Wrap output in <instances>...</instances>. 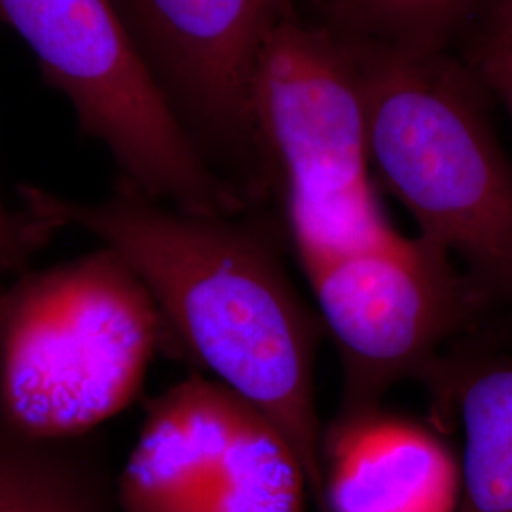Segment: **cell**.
Instances as JSON below:
<instances>
[{
  "instance_id": "1",
  "label": "cell",
  "mask_w": 512,
  "mask_h": 512,
  "mask_svg": "<svg viewBox=\"0 0 512 512\" xmlns=\"http://www.w3.org/2000/svg\"><path fill=\"white\" fill-rule=\"evenodd\" d=\"M19 194L25 211L55 232L82 230L128 264L160 315L162 349L274 423L302 459L319 507L325 427L315 359L323 325L268 232L241 215L186 213L129 192L101 202L38 186Z\"/></svg>"
},
{
  "instance_id": "2",
  "label": "cell",
  "mask_w": 512,
  "mask_h": 512,
  "mask_svg": "<svg viewBox=\"0 0 512 512\" xmlns=\"http://www.w3.org/2000/svg\"><path fill=\"white\" fill-rule=\"evenodd\" d=\"M351 42L370 169L416 220L421 239L458 256L478 287L512 304V164L486 90L446 52Z\"/></svg>"
},
{
  "instance_id": "3",
  "label": "cell",
  "mask_w": 512,
  "mask_h": 512,
  "mask_svg": "<svg viewBox=\"0 0 512 512\" xmlns=\"http://www.w3.org/2000/svg\"><path fill=\"white\" fill-rule=\"evenodd\" d=\"M164 330L128 264L99 247L0 285V433L71 444L122 414Z\"/></svg>"
},
{
  "instance_id": "4",
  "label": "cell",
  "mask_w": 512,
  "mask_h": 512,
  "mask_svg": "<svg viewBox=\"0 0 512 512\" xmlns=\"http://www.w3.org/2000/svg\"><path fill=\"white\" fill-rule=\"evenodd\" d=\"M249 112L264 181L281 196L302 270L397 234L370 181L351 38L294 14L283 19L258 57Z\"/></svg>"
},
{
  "instance_id": "5",
  "label": "cell",
  "mask_w": 512,
  "mask_h": 512,
  "mask_svg": "<svg viewBox=\"0 0 512 512\" xmlns=\"http://www.w3.org/2000/svg\"><path fill=\"white\" fill-rule=\"evenodd\" d=\"M0 21L109 152L124 192L209 217L247 209L184 126L114 0H0Z\"/></svg>"
},
{
  "instance_id": "6",
  "label": "cell",
  "mask_w": 512,
  "mask_h": 512,
  "mask_svg": "<svg viewBox=\"0 0 512 512\" xmlns=\"http://www.w3.org/2000/svg\"><path fill=\"white\" fill-rule=\"evenodd\" d=\"M342 366L338 414L382 406L404 378L435 370L471 293L452 258L401 232L304 270Z\"/></svg>"
},
{
  "instance_id": "7",
  "label": "cell",
  "mask_w": 512,
  "mask_h": 512,
  "mask_svg": "<svg viewBox=\"0 0 512 512\" xmlns=\"http://www.w3.org/2000/svg\"><path fill=\"white\" fill-rule=\"evenodd\" d=\"M148 69L200 145L207 135L266 188L251 128L256 63L291 0H114ZM202 147V145H200Z\"/></svg>"
},
{
  "instance_id": "8",
  "label": "cell",
  "mask_w": 512,
  "mask_h": 512,
  "mask_svg": "<svg viewBox=\"0 0 512 512\" xmlns=\"http://www.w3.org/2000/svg\"><path fill=\"white\" fill-rule=\"evenodd\" d=\"M461 465L418 421L382 406L338 414L321 439L323 512H458Z\"/></svg>"
},
{
  "instance_id": "9",
  "label": "cell",
  "mask_w": 512,
  "mask_h": 512,
  "mask_svg": "<svg viewBox=\"0 0 512 512\" xmlns=\"http://www.w3.org/2000/svg\"><path fill=\"white\" fill-rule=\"evenodd\" d=\"M247 403L194 372L148 404L116 482L120 512H200Z\"/></svg>"
},
{
  "instance_id": "10",
  "label": "cell",
  "mask_w": 512,
  "mask_h": 512,
  "mask_svg": "<svg viewBox=\"0 0 512 512\" xmlns=\"http://www.w3.org/2000/svg\"><path fill=\"white\" fill-rule=\"evenodd\" d=\"M454 382L463 429L458 512H512V361H480Z\"/></svg>"
},
{
  "instance_id": "11",
  "label": "cell",
  "mask_w": 512,
  "mask_h": 512,
  "mask_svg": "<svg viewBox=\"0 0 512 512\" xmlns=\"http://www.w3.org/2000/svg\"><path fill=\"white\" fill-rule=\"evenodd\" d=\"M310 495L293 444L247 404L200 512H308Z\"/></svg>"
},
{
  "instance_id": "12",
  "label": "cell",
  "mask_w": 512,
  "mask_h": 512,
  "mask_svg": "<svg viewBox=\"0 0 512 512\" xmlns=\"http://www.w3.org/2000/svg\"><path fill=\"white\" fill-rule=\"evenodd\" d=\"M480 0H321L330 29L408 50L446 52Z\"/></svg>"
},
{
  "instance_id": "13",
  "label": "cell",
  "mask_w": 512,
  "mask_h": 512,
  "mask_svg": "<svg viewBox=\"0 0 512 512\" xmlns=\"http://www.w3.org/2000/svg\"><path fill=\"white\" fill-rule=\"evenodd\" d=\"M54 232L50 224L27 211H10L0 196V275L25 272L33 255L46 247Z\"/></svg>"
},
{
  "instance_id": "14",
  "label": "cell",
  "mask_w": 512,
  "mask_h": 512,
  "mask_svg": "<svg viewBox=\"0 0 512 512\" xmlns=\"http://www.w3.org/2000/svg\"><path fill=\"white\" fill-rule=\"evenodd\" d=\"M37 442L0 433V512H29V486Z\"/></svg>"
},
{
  "instance_id": "15",
  "label": "cell",
  "mask_w": 512,
  "mask_h": 512,
  "mask_svg": "<svg viewBox=\"0 0 512 512\" xmlns=\"http://www.w3.org/2000/svg\"><path fill=\"white\" fill-rule=\"evenodd\" d=\"M471 71L482 88L503 103L512 118V40L475 38Z\"/></svg>"
},
{
  "instance_id": "16",
  "label": "cell",
  "mask_w": 512,
  "mask_h": 512,
  "mask_svg": "<svg viewBox=\"0 0 512 512\" xmlns=\"http://www.w3.org/2000/svg\"><path fill=\"white\" fill-rule=\"evenodd\" d=\"M476 38L512 40V0H480Z\"/></svg>"
}]
</instances>
